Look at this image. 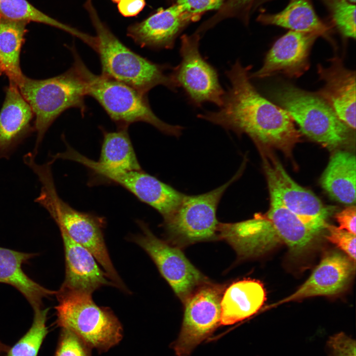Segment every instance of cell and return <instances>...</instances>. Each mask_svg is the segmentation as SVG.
I'll return each mask as SVG.
<instances>
[{"label": "cell", "instance_id": "obj_1", "mask_svg": "<svg viewBox=\"0 0 356 356\" xmlns=\"http://www.w3.org/2000/svg\"><path fill=\"white\" fill-rule=\"evenodd\" d=\"M251 68L237 60L225 72L230 86L220 109L198 117L238 135L245 134L259 146L275 147L290 154L300 141V134L285 110L257 90L249 77Z\"/></svg>", "mask_w": 356, "mask_h": 356}, {"label": "cell", "instance_id": "obj_2", "mask_svg": "<svg viewBox=\"0 0 356 356\" xmlns=\"http://www.w3.org/2000/svg\"><path fill=\"white\" fill-rule=\"evenodd\" d=\"M84 7L96 32L102 75L146 94L158 85L176 90L172 73H166L173 67L152 62L126 46L100 18L92 0H87Z\"/></svg>", "mask_w": 356, "mask_h": 356}, {"label": "cell", "instance_id": "obj_3", "mask_svg": "<svg viewBox=\"0 0 356 356\" xmlns=\"http://www.w3.org/2000/svg\"><path fill=\"white\" fill-rule=\"evenodd\" d=\"M72 52L74 58L73 65L86 83L87 95L92 97L100 104L118 129H128L133 123L142 122L166 134L176 137L181 134L182 127L169 124L154 114L146 94L102 74L92 73L74 48Z\"/></svg>", "mask_w": 356, "mask_h": 356}, {"label": "cell", "instance_id": "obj_4", "mask_svg": "<svg viewBox=\"0 0 356 356\" xmlns=\"http://www.w3.org/2000/svg\"><path fill=\"white\" fill-rule=\"evenodd\" d=\"M41 184V191L36 202L47 210L60 230L93 255L115 287L128 293V289L114 267L105 243L104 218L79 211L64 202L57 193L53 178H45Z\"/></svg>", "mask_w": 356, "mask_h": 356}, {"label": "cell", "instance_id": "obj_5", "mask_svg": "<svg viewBox=\"0 0 356 356\" xmlns=\"http://www.w3.org/2000/svg\"><path fill=\"white\" fill-rule=\"evenodd\" d=\"M55 295L58 326L72 331L100 353L121 341L123 328L120 321L110 309L97 306L92 294L61 287Z\"/></svg>", "mask_w": 356, "mask_h": 356}, {"label": "cell", "instance_id": "obj_6", "mask_svg": "<svg viewBox=\"0 0 356 356\" xmlns=\"http://www.w3.org/2000/svg\"><path fill=\"white\" fill-rule=\"evenodd\" d=\"M17 86L35 116V155L45 132L62 112L70 108L80 109L82 114L85 111L86 83L73 65L64 73L48 79L36 80L24 75Z\"/></svg>", "mask_w": 356, "mask_h": 356}, {"label": "cell", "instance_id": "obj_7", "mask_svg": "<svg viewBox=\"0 0 356 356\" xmlns=\"http://www.w3.org/2000/svg\"><path fill=\"white\" fill-rule=\"evenodd\" d=\"M273 96L279 106L290 115L308 138L329 149L349 139L353 129L340 119L317 92L285 85L277 89Z\"/></svg>", "mask_w": 356, "mask_h": 356}, {"label": "cell", "instance_id": "obj_8", "mask_svg": "<svg viewBox=\"0 0 356 356\" xmlns=\"http://www.w3.org/2000/svg\"><path fill=\"white\" fill-rule=\"evenodd\" d=\"M241 170L212 191L196 195L185 194L175 213L164 221L169 236L184 244L215 237L219 223L216 217L218 204L226 189L239 178Z\"/></svg>", "mask_w": 356, "mask_h": 356}, {"label": "cell", "instance_id": "obj_9", "mask_svg": "<svg viewBox=\"0 0 356 356\" xmlns=\"http://www.w3.org/2000/svg\"><path fill=\"white\" fill-rule=\"evenodd\" d=\"M262 156L270 200L281 204L316 233L324 229L331 210L294 181L275 157L264 152Z\"/></svg>", "mask_w": 356, "mask_h": 356}, {"label": "cell", "instance_id": "obj_10", "mask_svg": "<svg viewBox=\"0 0 356 356\" xmlns=\"http://www.w3.org/2000/svg\"><path fill=\"white\" fill-rule=\"evenodd\" d=\"M180 64L173 68L172 76L190 102L200 106L206 102L222 105L225 91L216 70L203 58L199 49L200 33L196 31L180 38Z\"/></svg>", "mask_w": 356, "mask_h": 356}, {"label": "cell", "instance_id": "obj_11", "mask_svg": "<svg viewBox=\"0 0 356 356\" xmlns=\"http://www.w3.org/2000/svg\"><path fill=\"white\" fill-rule=\"evenodd\" d=\"M137 223L141 233L132 237V241L149 255L176 295L184 302L196 289L207 282L206 277L179 249L157 237L143 222Z\"/></svg>", "mask_w": 356, "mask_h": 356}, {"label": "cell", "instance_id": "obj_12", "mask_svg": "<svg viewBox=\"0 0 356 356\" xmlns=\"http://www.w3.org/2000/svg\"><path fill=\"white\" fill-rule=\"evenodd\" d=\"M206 283L196 289L184 301L182 327L174 346L178 356H188L221 324L222 291Z\"/></svg>", "mask_w": 356, "mask_h": 356}, {"label": "cell", "instance_id": "obj_13", "mask_svg": "<svg viewBox=\"0 0 356 356\" xmlns=\"http://www.w3.org/2000/svg\"><path fill=\"white\" fill-rule=\"evenodd\" d=\"M96 173L100 179L122 186L153 207L164 221L173 215L185 195L142 170L116 171L100 167Z\"/></svg>", "mask_w": 356, "mask_h": 356}, {"label": "cell", "instance_id": "obj_14", "mask_svg": "<svg viewBox=\"0 0 356 356\" xmlns=\"http://www.w3.org/2000/svg\"><path fill=\"white\" fill-rule=\"evenodd\" d=\"M319 36L315 32L290 30L274 43L262 67L250 74V78H264L278 74L289 78L300 77L309 68L310 50Z\"/></svg>", "mask_w": 356, "mask_h": 356}, {"label": "cell", "instance_id": "obj_15", "mask_svg": "<svg viewBox=\"0 0 356 356\" xmlns=\"http://www.w3.org/2000/svg\"><path fill=\"white\" fill-rule=\"evenodd\" d=\"M198 19L173 4L166 9H159L140 22L131 24L127 29V35L141 47L171 49L186 26Z\"/></svg>", "mask_w": 356, "mask_h": 356}, {"label": "cell", "instance_id": "obj_16", "mask_svg": "<svg viewBox=\"0 0 356 356\" xmlns=\"http://www.w3.org/2000/svg\"><path fill=\"white\" fill-rule=\"evenodd\" d=\"M328 67L317 65L324 86L317 92L332 108L338 117L356 129V72L346 68L338 57L330 60Z\"/></svg>", "mask_w": 356, "mask_h": 356}, {"label": "cell", "instance_id": "obj_17", "mask_svg": "<svg viewBox=\"0 0 356 356\" xmlns=\"http://www.w3.org/2000/svg\"><path fill=\"white\" fill-rule=\"evenodd\" d=\"M355 270V263L337 252L326 254L309 278L294 293L274 305L315 296L333 295L341 292Z\"/></svg>", "mask_w": 356, "mask_h": 356}, {"label": "cell", "instance_id": "obj_18", "mask_svg": "<svg viewBox=\"0 0 356 356\" xmlns=\"http://www.w3.org/2000/svg\"><path fill=\"white\" fill-rule=\"evenodd\" d=\"M60 231L66 263L65 278L61 287L92 294L103 286H114L93 255Z\"/></svg>", "mask_w": 356, "mask_h": 356}, {"label": "cell", "instance_id": "obj_19", "mask_svg": "<svg viewBox=\"0 0 356 356\" xmlns=\"http://www.w3.org/2000/svg\"><path fill=\"white\" fill-rule=\"evenodd\" d=\"M34 116L17 86L9 82L0 111V158H8L30 134Z\"/></svg>", "mask_w": 356, "mask_h": 356}, {"label": "cell", "instance_id": "obj_20", "mask_svg": "<svg viewBox=\"0 0 356 356\" xmlns=\"http://www.w3.org/2000/svg\"><path fill=\"white\" fill-rule=\"evenodd\" d=\"M265 300V290L260 282L243 280L233 283L222 295L221 324L231 325L250 317Z\"/></svg>", "mask_w": 356, "mask_h": 356}, {"label": "cell", "instance_id": "obj_21", "mask_svg": "<svg viewBox=\"0 0 356 356\" xmlns=\"http://www.w3.org/2000/svg\"><path fill=\"white\" fill-rule=\"evenodd\" d=\"M35 255L0 247V282L17 289L33 310L42 308L43 299L56 293L35 282L22 270V264Z\"/></svg>", "mask_w": 356, "mask_h": 356}, {"label": "cell", "instance_id": "obj_22", "mask_svg": "<svg viewBox=\"0 0 356 356\" xmlns=\"http://www.w3.org/2000/svg\"><path fill=\"white\" fill-rule=\"evenodd\" d=\"M356 156L345 151L331 157L320 180L322 187L333 199L346 205L356 203Z\"/></svg>", "mask_w": 356, "mask_h": 356}, {"label": "cell", "instance_id": "obj_23", "mask_svg": "<svg viewBox=\"0 0 356 356\" xmlns=\"http://www.w3.org/2000/svg\"><path fill=\"white\" fill-rule=\"evenodd\" d=\"M270 202L269 210L265 216L280 240L293 251L308 246L317 233L281 204L272 200Z\"/></svg>", "mask_w": 356, "mask_h": 356}, {"label": "cell", "instance_id": "obj_24", "mask_svg": "<svg viewBox=\"0 0 356 356\" xmlns=\"http://www.w3.org/2000/svg\"><path fill=\"white\" fill-rule=\"evenodd\" d=\"M27 23L0 16V75H5L16 85L24 76L20 55Z\"/></svg>", "mask_w": 356, "mask_h": 356}, {"label": "cell", "instance_id": "obj_25", "mask_svg": "<svg viewBox=\"0 0 356 356\" xmlns=\"http://www.w3.org/2000/svg\"><path fill=\"white\" fill-rule=\"evenodd\" d=\"M100 155L97 162L102 167L116 171L141 170L127 129L116 132L103 131Z\"/></svg>", "mask_w": 356, "mask_h": 356}, {"label": "cell", "instance_id": "obj_26", "mask_svg": "<svg viewBox=\"0 0 356 356\" xmlns=\"http://www.w3.org/2000/svg\"><path fill=\"white\" fill-rule=\"evenodd\" d=\"M258 20L263 23L287 28L291 31L325 34L328 28L316 15L308 0H291L281 11L262 14Z\"/></svg>", "mask_w": 356, "mask_h": 356}, {"label": "cell", "instance_id": "obj_27", "mask_svg": "<svg viewBox=\"0 0 356 356\" xmlns=\"http://www.w3.org/2000/svg\"><path fill=\"white\" fill-rule=\"evenodd\" d=\"M0 16L8 20L35 22L57 28L79 38L89 46L94 42V36L49 17L26 0H0Z\"/></svg>", "mask_w": 356, "mask_h": 356}, {"label": "cell", "instance_id": "obj_28", "mask_svg": "<svg viewBox=\"0 0 356 356\" xmlns=\"http://www.w3.org/2000/svg\"><path fill=\"white\" fill-rule=\"evenodd\" d=\"M33 323L28 331L10 348L6 356H37L47 333L46 326L48 309H36Z\"/></svg>", "mask_w": 356, "mask_h": 356}, {"label": "cell", "instance_id": "obj_29", "mask_svg": "<svg viewBox=\"0 0 356 356\" xmlns=\"http://www.w3.org/2000/svg\"><path fill=\"white\" fill-rule=\"evenodd\" d=\"M347 0H328L333 21L345 37L356 38V5Z\"/></svg>", "mask_w": 356, "mask_h": 356}, {"label": "cell", "instance_id": "obj_30", "mask_svg": "<svg viewBox=\"0 0 356 356\" xmlns=\"http://www.w3.org/2000/svg\"><path fill=\"white\" fill-rule=\"evenodd\" d=\"M254 0H226L218 12L204 22L203 26L207 30L221 21L230 17H238L245 22L248 16Z\"/></svg>", "mask_w": 356, "mask_h": 356}, {"label": "cell", "instance_id": "obj_31", "mask_svg": "<svg viewBox=\"0 0 356 356\" xmlns=\"http://www.w3.org/2000/svg\"><path fill=\"white\" fill-rule=\"evenodd\" d=\"M91 349L72 331L62 328L54 356H91Z\"/></svg>", "mask_w": 356, "mask_h": 356}, {"label": "cell", "instance_id": "obj_32", "mask_svg": "<svg viewBox=\"0 0 356 356\" xmlns=\"http://www.w3.org/2000/svg\"><path fill=\"white\" fill-rule=\"evenodd\" d=\"M324 229L327 230L325 238L345 252L355 263L356 235L327 223Z\"/></svg>", "mask_w": 356, "mask_h": 356}, {"label": "cell", "instance_id": "obj_33", "mask_svg": "<svg viewBox=\"0 0 356 356\" xmlns=\"http://www.w3.org/2000/svg\"><path fill=\"white\" fill-rule=\"evenodd\" d=\"M183 11L199 19L208 10L219 9L226 0H170Z\"/></svg>", "mask_w": 356, "mask_h": 356}, {"label": "cell", "instance_id": "obj_34", "mask_svg": "<svg viewBox=\"0 0 356 356\" xmlns=\"http://www.w3.org/2000/svg\"><path fill=\"white\" fill-rule=\"evenodd\" d=\"M333 356H356V342L343 333L331 337L328 343Z\"/></svg>", "mask_w": 356, "mask_h": 356}, {"label": "cell", "instance_id": "obj_35", "mask_svg": "<svg viewBox=\"0 0 356 356\" xmlns=\"http://www.w3.org/2000/svg\"><path fill=\"white\" fill-rule=\"evenodd\" d=\"M356 208L355 205H350L335 216L339 223L338 227L356 235Z\"/></svg>", "mask_w": 356, "mask_h": 356}, {"label": "cell", "instance_id": "obj_36", "mask_svg": "<svg viewBox=\"0 0 356 356\" xmlns=\"http://www.w3.org/2000/svg\"><path fill=\"white\" fill-rule=\"evenodd\" d=\"M145 0H121L118 2L119 12L125 17L137 15L145 5Z\"/></svg>", "mask_w": 356, "mask_h": 356}, {"label": "cell", "instance_id": "obj_37", "mask_svg": "<svg viewBox=\"0 0 356 356\" xmlns=\"http://www.w3.org/2000/svg\"><path fill=\"white\" fill-rule=\"evenodd\" d=\"M348 0L349 2H351L352 3H355V2H356V0Z\"/></svg>", "mask_w": 356, "mask_h": 356}, {"label": "cell", "instance_id": "obj_38", "mask_svg": "<svg viewBox=\"0 0 356 356\" xmlns=\"http://www.w3.org/2000/svg\"><path fill=\"white\" fill-rule=\"evenodd\" d=\"M111 0L113 1H114V2H118L120 1L121 0Z\"/></svg>", "mask_w": 356, "mask_h": 356}]
</instances>
